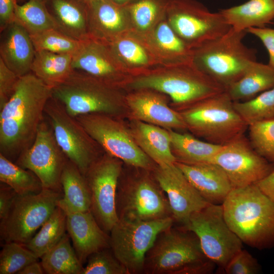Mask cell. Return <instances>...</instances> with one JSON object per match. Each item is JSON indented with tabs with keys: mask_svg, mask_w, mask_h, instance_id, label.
<instances>
[{
	"mask_svg": "<svg viewBox=\"0 0 274 274\" xmlns=\"http://www.w3.org/2000/svg\"><path fill=\"white\" fill-rule=\"evenodd\" d=\"M247 33L231 28L225 34L202 43L192 51V63L226 90L256 60V50L243 43Z\"/></svg>",
	"mask_w": 274,
	"mask_h": 274,
	"instance_id": "obj_3",
	"label": "cell"
},
{
	"mask_svg": "<svg viewBox=\"0 0 274 274\" xmlns=\"http://www.w3.org/2000/svg\"><path fill=\"white\" fill-rule=\"evenodd\" d=\"M17 195L16 192L8 185L0 184V219H4L8 215L13 202Z\"/></svg>",
	"mask_w": 274,
	"mask_h": 274,
	"instance_id": "obj_45",
	"label": "cell"
},
{
	"mask_svg": "<svg viewBox=\"0 0 274 274\" xmlns=\"http://www.w3.org/2000/svg\"><path fill=\"white\" fill-rule=\"evenodd\" d=\"M27 1V0H16L17 2H20V1Z\"/></svg>",
	"mask_w": 274,
	"mask_h": 274,
	"instance_id": "obj_51",
	"label": "cell"
},
{
	"mask_svg": "<svg viewBox=\"0 0 274 274\" xmlns=\"http://www.w3.org/2000/svg\"><path fill=\"white\" fill-rule=\"evenodd\" d=\"M116 209L119 218L150 221L172 216L163 190L146 177L117 188Z\"/></svg>",
	"mask_w": 274,
	"mask_h": 274,
	"instance_id": "obj_17",
	"label": "cell"
},
{
	"mask_svg": "<svg viewBox=\"0 0 274 274\" xmlns=\"http://www.w3.org/2000/svg\"><path fill=\"white\" fill-rule=\"evenodd\" d=\"M89 5L88 32L90 38L107 39L123 27L124 8L110 0H94Z\"/></svg>",
	"mask_w": 274,
	"mask_h": 274,
	"instance_id": "obj_27",
	"label": "cell"
},
{
	"mask_svg": "<svg viewBox=\"0 0 274 274\" xmlns=\"http://www.w3.org/2000/svg\"><path fill=\"white\" fill-rule=\"evenodd\" d=\"M257 37L266 48L268 55V64L274 70V29L268 27L250 28L246 30Z\"/></svg>",
	"mask_w": 274,
	"mask_h": 274,
	"instance_id": "obj_44",
	"label": "cell"
},
{
	"mask_svg": "<svg viewBox=\"0 0 274 274\" xmlns=\"http://www.w3.org/2000/svg\"><path fill=\"white\" fill-rule=\"evenodd\" d=\"M187 128L210 143L224 145L244 134L248 125L226 91L184 109Z\"/></svg>",
	"mask_w": 274,
	"mask_h": 274,
	"instance_id": "obj_5",
	"label": "cell"
},
{
	"mask_svg": "<svg viewBox=\"0 0 274 274\" xmlns=\"http://www.w3.org/2000/svg\"><path fill=\"white\" fill-rule=\"evenodd\" d=\"M219 12L235 30L265 27L274 20V0H249Z\"/></svg>",
	"mask_w": 274,
	"mask_h": 274,
	"instance_id": "obj_26",
	"label": "cell"
},
{
	"mask_svg": "<svg viewBox=\"0 0 274 274\" xmlns=\"http://www.w3.org/2000/svg\"><path fill=\"white\" fill-rule=\"evenodd\" d=\"M113 3L116 4L118 5L123 6L124 5H125V6H127L131 4L136 0H110Z\"/></svg>",
	"mask_w": 274,
	"mask_h": 274,
	"instance_id": "obj_49",
	"label": "cell"
},
{
	"mask_svg": "<svg viewBox=\"0 0 274 274\" xmlns=\"http://www.w3.org/2000/svg\"><path fill=\"white\" fill-rule=\"evenodd\" d=\"M183 227L196 235L205 256L223 269L243 249V242L225 219L222 204L208 203Z\"/></svg>",
	"mask_w": 274,
	"mask_h": 274,
	"instance_id": "obj_10",
	"label": "cell"
},
{
	"mask_svg": "<svg viewBox=\"0 0 274 274\" xmlns=\"http://www.w3.org/2000/svg\"><path fill=\"white\" fill-rule=\"evenodd\" d=\"M154 176L166 195L173 218L183 227L187 225L193 214L208 204L176 162L157 165Z\"/></svg>",
	"mask_w": 274,
	"mask_h": 274,
	"instance_id": "obj_18",
	"label": "cell"
},
{
	"mask_svg": "<svg viewBox=\"0 0 274 274\" xmlns=\"http://www.w3.org/2000/svg\"><path fill=\"white\" fill-rule=\"evenodd\" d=\"M29 35L36 51L44 50L73 56L82 43L54 28Z\"/></svg>",
	"mask_w": 274,
	"mask_h": 274,
	"instance_id": "obj_37",
	"label": "cell"
},
{
	"mask_svg": "<svg viewBox=\"0 0 274 274\" xmlns=\"http://www.w3.org/2000/svg\"><path fill=\"white\" fill-rule=\"evenodd\" d=\"M14 21L22 26L29 34L56 29L45 0H27L22 5L16 3Z\"/></svg>",
	"mask_w": 274,
	"mask_h": 274,
	"instance_id": "obj_35",
	"label": "cell"
},
{
	"mask_svg": "<svg viewBox=\"0 0 274 274\" xmlns=\"http://www.w3.org/2000/svg\"><path fill=\"white\" fill-rule=\"evenodd\" d=\"M64 211L66 214V230L82 264L92 253L110 248V236L100 226L90 211Z\"/></svg>",
	"mask_w": 274,
	"mask_h": 274,
	"instance_id": "obj_19",
	"label": "cell"
},
{
	"mask_svg": "<svg viewBox=\"0 0 274 274\" xmlns=\"http://www.w3.org/2000/svg\"><path fill=\"white\" fill-rule=\"evenodd\" d=\"M121 172L120 160L106 153L91 165L84 175L90 193V211L106 232L110 233L119 220L116 196Z\"/></svg>",
	"mask_w": 274,
	"mask_h": 274,
	"instance_id": "obj_13",
	"label": "cell"
},
{
	"mask_svg": "<svg viewBox=\"0 0 274 274\" xmlns=\"http://www.w3.org/2000/svg\"><path fill=\"white\" fill-rule=\"evenodd\" d=\"M35 52L29 33L16 21L1 31L0 58L18 77L31 72Z\"/></svg>",
	"mask_w": 274,
	"mask_h": 274,
	"instance_id": "obj_21",
	"label": "cell"
},
{
	"mask_svg": "<svg viewBox=\"0 0 274 274\" xmlns=\"http://www.w3.org/2000/svg\"><path fill=\"white\" fill-rule=\"evenodd\" d=\"M233 106L248 126L257 122L274 118V86L251 99L233 101Z\"/></svg>",
	"mask_w": 274,
	"mask_h": 274,
	"instance_id": "obj_36",
	"label": "cell"
},
{
	"mask_svg": "<svg viewBox=\"0 0 274 274\" xmlns=\"http://www.w3.org/2000/svg\"><path fill=\"white\" fill-rule=\"evenodd\" d=\"M227 274H257L261 270L257 260L243 249L237 253L223 269Z\"/></svg>",
	"mask_w": 274,
	"mask_h": 274,
	"instance_id": "obj_41",
	"label": "cell"
},
{
	"mask_svg": "<svg viewBox=\"0 0 274 274\" xmlns=\"http://www.w3.org/2000/svg\"><path fill=\"white\" fill-rule=\"evenodd\" d=\"M132 86L149 88L168 95L176 104L185 108L225 91V88L188 62L166 75L136 79Z\"/></svg>",
	"mask_w": 274,
	"mask_h": 274,
	"instance_id": "obj_9",
	"label": "cell"
},
{
	"mask_svg": "<svg viewBox=\"0 0 274 274\" xmlns=\"http://www.w3.org/2000/svg\"><path fill=\"white\" fill-rule=\"evenodd\" d=\"M274 86V70L268 64L252 62L242 77L225 90L233 101L252 98Z\"/></svg>",
	"mask_w": 274,
	"mask_h": 274,
	"instance_id": "obj_29",
	"label": "cell"
},
{
	"mask_svg": "<svg viewBox=\"0 0 274 274\" xmlns=\"http://www.w3.org/2000/svg\"><path fill=\"white\" fill-rule=\"evenodd\" d=\"M67 160L49 122L44 120L33 143L19 155L15 163L33 172L40 179L43 189L63 192L61 176Z\"/></svg>",
	"mask_w": 274,
	"mask_h": 274,
	"instance_id": "obj_15",
	"label": "cell"
},
{
	"mask_svg": "<svg viewBox=\"0 0 274 274\" xmlns=\"http://www.w3.org/2000/svg\"><path fill=\"white\" fill-rule=\"evenodd\" d=\"M19 78L0 58V109L13 95Z\"/></svg>",
	"mask_w": 274,
	"mask_h": 274,
	"instance_id": "obj_43",
	"label": "cell"
},
{
	"mask_svg": "<svg viewBox=\"0 0 274 274\" xmlns=\"http://www.w3.org/2000/svg\"><path fill=\"white\" fill-rule=\"evenodd\" d=\"M56 29L80 41L89 38V5L84 0H45Z\"/></svg>",
	"mask_w": 274,
	"mask_h": 274,
	"instance_id": "obj_24",
	"label": "cell"
},
{
	"mask_svg": "<svg viewBox=\"0 0 274 274\" xmlns=\"http://www.w3.org/2000/svg\"><path fill=\"white\" fill-rule=\"evenodd\" d=\"M63 197L58 206L63 210L76 212L90 211L91 197L85 176L68 159L61 176Z\"/></svg>",
	"mask_w": 274,
	"mask_h": 274,
	"instance_id": "obj_28",
	"label": "cell"
},
{
	"mask_svg": "<svg viewBox=\"0 0 274 274\" xmlns=\"http://www.w3.org/2000/svg\"><path fill=\"white\" fill-rule=\"evenodd\" d=\"M44 271L41 263L35 261L31 263L17 272V274H42Z\"/></svg>",
	"mask_w": 274,
	"mask_h": 274,
	"instance_id": "obj_48",
	"label": "cell"
},
{
	"mask_svg": "<svg viewBox=\"0 0 274 274\" xmlns=\"http://www.w3.org/2000/svg\"><path fill=\"white\" fill-rule=\"evenodd\" d=\"M73 56L44 50L36 51L31 72L54 87L64 82L74 71Z\"/></svg>",
	"mask_w": 274,
	"mask_h": 274,
	"instance_id": "obj_30",
	"label": "cell"
},
{
	"mask_svg": "<svg viewBox=\"0 0 274 274\" xmlns=\"http://www.w3.org/2000/svg\"><path fill=\"white\" fill-rule=\"evenodd\" d=\"M174 222L172 216L150 221L119 218L110 232L112 251L129 273H141L158 235Z\"/></svg>",
	"mask_w": 274,
	"mask_h": 274,
	"instance_id": "obj_7",
	"label": "cell"
},
{
	"mask_svg": "<svg viewBox=\"0 0 274 274\" xmlns=\"http://www.w3.org/2000/svg\"><path fill=\"white\" fill-rule=\"evenodd\" d=\"M177 161L187 164L212 162L222 146L197 139L191 134L169 130Z\"/></svg>",
	"mask_w": 274,
	"mask_h": 274,
	"instance_id": "obj_31",
	"label": "cell"
},
{
	"mask_svg": "<svg viewBox=\"0 0 274 274\" xmlns=\"http://www.w3.org/2000/svg\"><path fill=\"white\" fill-rule=\"evenodd\" d=\"M63 192L43 189L37 194L18 195L8 215L1 220V239L26 244L49 219Z\"/></svg>",
	"mask_w": 274,
	"mask_h": 274,
	"instance_id": "obj_8",
	"label": "cell"
},
{
	"mask_svg": "<svg viewBox=\"0 0 274 274\" xmlns=\"http://www.w3.org/2000/svg\"><path fill=\"white\" fill-rule=\"evenodd\" d=\"M103 42L92 38L82 41L73 55L74 70L113 84L118 70L112 50Z\"/></svg>",
	"mask_w": 274,
	"mask_h": 274,
	"instance_id": "obj_22",
	"label": "cell"
},
{
	"mask_svg": "<svg viewBox=\"0 0 274 274\" xmlns=\"http://www.w3.org/2000/svg\"><path fill=\"white\" fill-rule=\"evenodd\" d=\"M86 3H87L88 4H89L90 3L93 2L94 0H84Z\"/></svg>",
	"mask_w": 274,
	"mask_h": 274,
	"instance_id": "obj_50",
	"label": "cell"
},
{
	"mask_svg": "<svg viewBox=\"0 0 274 274\" xmlns=\"http://www.w3.org/2000/svg\"><path fill=\"white\" fill-rule=\"evenodd\" d=\"M176 164L208 203L222 204L233 189L225 172L215 163L187 164L176 161Z\"/></svg>",
	"mask_w": 274,
	"mask_h": 274,
	"instance_id": "obj_20",
	"label": "cell"
},
{
	"mask_svg": "<svg viewBox=\"0 0 274 274\" xmlns=\"http://www.w3.org/2000/svg\"><path fill=\"white\" fill-rule=\"evenodd\" d=\"M0 181L10 186L20 195L37 194L43 189L40 179L33 172L18 166L2 154Z\"/></svg>",
	"mask_w": 274,
	"mask_h": 274,
	"instance_id": "obj_34",
	"label": "cell"
},
{
	"mask_svg": "<svg viewBox=\"0 0 274 274\" xmlns=\"http://www.w3.org/2000/svg\"><path fill=\"white\" fill-rule=\"evenodd\" d=\"M45 115L60 148L68 159L85 175L91 165L100 156L98 155L97 149L100 146L76 118L70 115L63 105L53 96L46 106Z\"/></svg>",
	"mask_w": 274,
	"mask_h": 274,
	"instance_id": "obj_12",
	"label": "cell"
},
{
	"mask_svg": "<svg viewBox=\"0 0 274 274\" xmlns=\"http://www.w3.org/2000/svg\"><path fill=\"white\" fill-rule=\"evenodd\" d=\"M106 153L137 168L149 169L152 160L129 131L113 116L91 114L76 117Z\"/></svg>",
	"mask_w": 274,
	"mask_h": 274,
	"instance_id": "obj_11",
	"label": "cell"
},
{
	"mask_svg": "<svg viewBox=\"0 0 274 274\" xmlns=\"http://www.w3.org/2000/svg\"><path fill=\"white\" fill-rule=\"evenodd\" d=\"M82 274H128L125 267L113 253L105 249L91 254Z\"/></svg>",
	"mask_w": 274,
	"mask_h": 274,
	"instance_id": "obj_40",
	"label": "cell"
},
{
	"mask_svg": "<svg viewBox=\"0 0 274 274\" xmlns=\"http://www.w3.org/2000/svg\"><path fill=\"white\" fill-rule=\"evenodd\" d=\"M248 128L253 148L262 157L274 163V118L256 122Z\"/></svg>",
	"mask_w": 274,
	"mask_h": 274,
	"instance_id": "obj_39",
	"label": "cell"
},
{
	"mask_svg": "<svg viewBox=\"0 0 274 274\" xmlns=\"http://www.w3.org/2000/svg\"><path fill=\"white\" fill-rule=\"evenodd\" d=\"M38 259L23 244L14 242L6 243L0 253V273H17Z\"/></svg>",
	"mask_w": 274,
	"mask_h": 274,
	"instance_id": "obj_38",
	"label": "cell"
},
{
	"mask_svg": "<svg viewBox=\"0 0 274 274\" xmlns=\"http://www.w3.org/2000/svg\"><path fill=\"white\" fill-rule=\"evenodd\" d=\"M255 184L274 202V167L266 177Z\"/></svg>",
	"mask_w": 274,
	"mask_h": 274,
	"instance_id": "obj_47",
	"label": "cell"
},
{
	"mask_svg": "<svg viewBox=\"0 0 274 274\" xmlns=\"http://www.w3.org/2000/svg\"><path fill=\"white\" fill-rule=\"evenodd\" d=\"M52 96L74 117L91 114L114 116L121 110L113 84L76 70L53 88Z\"/></svg>",
	"mask_w": 274,
	"mask_h": 274,
	"instance_id": "obj_6",
	"label": "cell"
},
{
	"mask_svg": "<svg viewBox=\"0 0 274 274\" xmlns=\"http://www.w3.org/2000/svg\"><path fill=\"white\" fill-rule=\"evenodd\" d=\"M222 206L243 243L259 250L274 248V202L256 184L233 188Z\"/></svg>",
	"mask_w": 274,
	"mask_h": 274,
	"instance_id": "obj_2",
	"label": "cell"
},
{
	"mask_svg": "<svg viewBox=\"0 0 274 274\" xmlns=\"http://www.w3.org/2000/svg\"><path fill=\"white\" fill-rule=\"evenodd\" d=\"M66 230V213L57 206L40 230L23 245L39 258L61 240Z\"/></svg>",
	"mask_w": 274,
	"mask_h": 274,
	"instance_id": "obj_33",
	"label": "cell"
},
{
	"mask_svg": "<svg viewBox=\"0 0 274 274\" xmlns=\"http://www.w3.org/2000/svg\"><path fill=\"white\" fill-rule=\"evenodd\" d=\"M212 162L224 170L233 188L256 184L274 167V163L255 150L244 134L223 145Z\"/></svg>",
	"mask_w": 274,
	"mask_h": 274,
	"instance_id": "obj_16",
	"label": "cell"
},
{
	"mask_svg": "<svg viewBox=\"0 0 274 274\" xmlns=\"http://www.w3.org/2000/svg\"><path fill=\"white\" fill-rule=\"evenodd\" d=\"M131 132L139 146L157 165L177 161L172 149L169 130L137 120Z\"/></svg>",
	"mask_w": 274,
	"mask_h": 274,
	"instance_id": "obj_25",
	"label": "cell"
},
{
	"mask_svg": "<svg viewBox=\"0 0 274 274\" xmlns=\"http://www.w3.org/2000/svg\"><path fill=\"white\" fill-rule=\"evenodd\" d=\"M114 50L127 62L134 65H144L148 61L144 49L138 43L128 39L115 41Z\"/></svg>",
	"mask_w": 274,
	"mask_h": 274,
	"instance_id": "obj_42",
	"label": "cell"
},
{
	"mask_svg": "<svg viewBox=\"0 0 274 274\" xmlns=\"http://www.w3.org/2000/svg\"><path fill=\"white\" fill-rule=\"evenodd\" d=\"M53 87L30 72L20 77L0 109V154L13 161L33 143Z\"/></svg>",
	"mask_w": 274,
	"mask_h": 274,
	"instance_id": "obj_1",
	"label": "cell"
},
{
	"mask_svg": "<svg viewBox=\"0 0 274 274\" xmlns=\"http://www.w3.org/2000/svg\"><path fill=\"white\" fill-rule=\"evenodd\" d=\"M192 232L172 227L157 236L148 252L144 271L148 273L208 274L211 266Z\"/></svg>",
	"mask_w": 274,
	"mask_h": 274,
	"instance_id": "obj_4",
	"label": "cell"
},
{
	"mask_svg": "<svg viewBox=\"0 0 274 274\" xmlns=\"http://www.w3.org/2000/svg\"><path fill=\"white\" fill-rule=\"evenodd\" d=\"M168 10L174 30L189 48L219 37L231 28L219 12H211L193 0H173Z\"/></svg>",
	"mask_w": 274,
	"mask_h": 274,
	"instance_id": "obj_14",
	"label": "cell"
},
{
	"mask_svg": "<svg viewBox=\"0 0 274 274\" xmlns=\"http://www.w3.org/2000/svg\"><path fill=\"white\" fill-rule=\"evenodd\" d=\"M16 0H0V31L15 21Z\"/></svg>",
	"mask_w": 274,
	"mask_h": 274,
	"instance_id": "obj_46",
	"label": "cell"
},
{
	"mask_svg": "<svg viewBox=\"0 0 274 274\" xmlns=\"http://www.w3.org/2000/svg\"><path fill=\"white\" fill-rule=\"evenodd\" d=\"M127 103L132 116L138 121L169 129L187 128L180 113L171 109L156 95L133 94L127 98Z\"/></svg>",
	"mask_w": 274,
	"mask_h": 274,
	"instance_id": "obj_23",
	"label": "cell"
},
{
	"mask_svg": "<svg viewBox=\"0 0 274 274\" xmlns=\"http://www.w3.org/2000/svg\"><path fill=\"white\" fill-rule=\"evenodd\" d=\"M41 264L47 274H82L84 267L65 234L41 257Z\"/></svg>",
	"mask_w": 274,
	"mask_h": 274,
	"instance_id": "obj_32",
	"label": "cell"
}]
</instances>
